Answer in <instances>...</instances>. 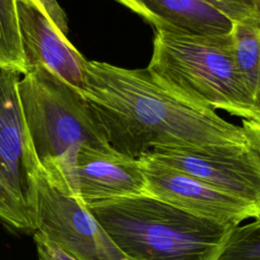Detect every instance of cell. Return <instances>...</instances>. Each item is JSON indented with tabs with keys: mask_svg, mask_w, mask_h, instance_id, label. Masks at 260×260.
Segmentation results:
<instances>
[{
	"mask_svg": "<svg viewBox=\"0 0 260 260\" xmlns=\"http://www.w3.org/2000/svg\"><path fill=\"white\" fill-rule=\"evenodd\" d=\"M79 93L109 144L135 158L157 148L203 152L260 149V121L231 123L214 110L174 93L146 68L87 61L85 85Z\"/></svg>",
	"mask_w": 260,
	"mask_h": 260,
	"instance_id": "6da1fadb",
	"label": "cell"
},
{
	"mask_svg": "<svg viewBox=\"0 0 260 260\" xmlns=\"http://www.w3.org/2000/svg\"><path fill=\"white\" fill-rule=\"evenodd\" d=\"M84 205L130 260H217L235 228L192 214L149 194Z\"/></svg>",
	"mask_w": 260,
	"mask_h": 260,
	"instance_id": "7a4b0ae2",
	"label": "cell"
},
{
	"mask_svg": "<svg viewBox=\"0 0 260 260\" xmlns=\"http://www.w3.org/2000/svg\"><path fill=\"white\" fill-rule=\"evenodd\" d=\"M230 32L155 31L146 69L157 82L189 102L242 120L260 121V100L238 69Z\"/></svg>",
	"mask_w": 260,
	"mask_h": 260,
	"instance_id": "3957f363",
	"label": "cell"
},
{
	"mask_svg": "<svg viewBox=\"0 0 260 260\" xmlns=\"http://www.w3.org/2000/svg\"><path fill=\"white\" fill-rule=\"evenodd\" d=\"M18 95L41 169L75 198L78 150L84 144H109L102 127L81 94L43 67L20 75Z\"/></svg>",
	"mask_w": 260,
	"mask_h": 260,
	"instance_id": "277c9868",
	"label": "cell"
},
{
	"mask_svg": "<svg viewBox=\"0 0 260 260\" xmlns=\"http://www.w3.org/2000/svg\"><path fill=\"white\" fill-rule=\"evenodd\" d=\"M20 75L0 66V221L12 230L34 234L39 161L20 106Z\"/></svg>",
	"mask_w": 260,
	"mask_h": 260,
	"instance_id": "5b68a950",
	"label": "cell"
},
{
	"mask_svg": "<svg viewBox=\"0 0 260 260\" xmlns=\"http://www.w3.org/2000/svg\"><path fill=\"white\" fill-rule=\"evenodd\" d=\"M37 231L78 260H122L84 203L50 180L40 164L35 178Z\"/></svg>",
	"mask_w": 260,
	"mask_h": 260,
	"instance_id": "8992f818",
	"label": "cell"
},
{
	"mask_svg": "<svg viewBox=\"0 0 260 260\" xmlns=\"http://www.w3.org/2000/svg\"><path fill=\"white\" fill-rule=\"evenodd\" d=\"M147 192L192 214L232 226L260 218V204L218 190L186 173L138 157Z\"/></svg>",
	"mask_w": 260,
	"mask_h": 260,
	"instance_id": "52a82bcc",
	"label": "cell"
},
{
	"mask_svg": "<svg viewBox=\"0 0 260 260\" xmlns=\"http://www.w3.org/2000/svg\"><path fill=\"white\" fill-rule=\"evenodd\" d=\"M140 156L179 170L225 193L260 204V149L203 152L157 148Z\"/></svg>",
	"mask_w": 260,
	"mask_h": 260,
	"instance_id": "ba28073f",
	"label": "cell"
},
{
	"mask_svg": "<svg viewBox=\"0 0 260 260\" xmlns=\"http://www.w3.org/2000/svg\"><path fill=\"white\" fill-rule=\"evenodd\" d=\"M148 194L138 158L107 145H82L75 164V198L83 203Z\"/></svg>",
	"mask_w": 260,
	"mask_h": 260,
	"instance_id": "9c48e42d",
	"label": "cell"
},
{
	"mask_svg": "<svg viewBox=\"0 0 260 260\" xmlns=\"http://www.w3.org/2000/svg\"><path fill=\"white\" fill-rule=\"evenodd\" d=\"M16 11L26 70L43 67L80 92L85 85L87 60L38 9L16 1Z\"/></svg>",
	"mask_w": 260,
	"mask_h": 260,
	"instance_id": "30bf717a",
	"label": "cell"
},
{
	"mask_svg": "<svg viewBox=\"0 0 260 260\" xmlns=\"http://www.w3.org/2000/svg\"><path fill=\"white\" fill-rule=\"evenodd\" d=\"M149 23L155 31L225 35L232 22L200 0H115Z\"/></svg>",
	"mask_w": 260,
	"mask_h": 260,
	"instance_id": "8fae6325",
	"label": "cell"
},
{
	"mask_svg": "<svg viewBox=\"0 0 260 260\" xmlns=\"http://www.w3.org/2000/svg\"><path fill=\"white\" fill-rule=\"evenodd\" d=\"M230 34L238 69L252 94L259 99L260 19L234 22Z\"/></svg>",
	"mask_w": 260,
	"mask_h": 260,
	"instance_id": "7c38bea8",
	"label": "cell"
},
{
	"mask_svg": "<svg viewBox=\"0 0 260 260\" xmlns=\"http://www.w3.org/2000/svg\"><path fill=\"white\" fill-rule=\"evenodd\" d=\"M0 66L20 74L26 71L18 29L16 0H0Z\"/></svg>",
	"mask_w": 260,
	"mask_h": 260,
	"instance_id": "4fadbf2b",
	"label": "cell"
},
{
	"mask_svg": "<svg viewBox=\"0 0 260 260\" xmlns=\"http://www.w3.org/2000/svg\"><path fill=\"white\" fill-rule=\"evenodd\" d=\"M217 260H260V218L235 226Z\"/></svg>",
	"mask_w": 260,
	"mask_h": 260,
	"instance_id": "5bb4252c",
	"label": "cell"
},
{
	"mask_svg": "<svg viewBox=\"0 0 260 260\" xmlns=\"http://www.w3.org/2000/svg\"><path fill=\"white\" fill-rule=\"evenodd\" d=\"M232 23L260 19V0H200Z\"/></svg>",
	"mask_w": 260,
	"mask_h": 260,
	"instance_id": "9a60e30c",
	"label": "cell"
},
{
	"mask_svg": "<svg viewBox=\"0 0 260 260\" xmlns=\"http://www.w3.org/2000/svg\"><path fill=\"white\" fill-rule=\"evenodd\" d=\"M27 3L38 9L63 36L68 34V18L57 0H16Z\"/></svg>",
	"mask_w": 260,
	"mask_h": 260,
	"instance_id": "2e32d148",
	"label": "cell"
},
{
	"mask_svg": "<svg viewBox=\"0 0 260 260\" xmlns=\"http://www.w3.org/2000/svg\"><path fill=\"white\" fill-rule=\"evenodd\" d=\"M34 241L39 260H78L38 231L34 233Z\"/></svg>",
	"mask_w": 260,
	"mask_h": 260,
	"instance_id": "e0dca14e",
	"label": "cell"
},
{
	"mask_svg": "<svg viewBox=\"0 0 260 260\" xmlns=\"http://www.w3.org/2000/svg\"><path fill=\"white\" fill-rule=\"evenodd\" d=\"M122 260H130V259H127V258H123Z\"/></svg>",
	"mask_w": 260,
	"mask_h": 260,
	"instance_id": "ac0fdd59",
	"label": "cell"
}]
</instances>
